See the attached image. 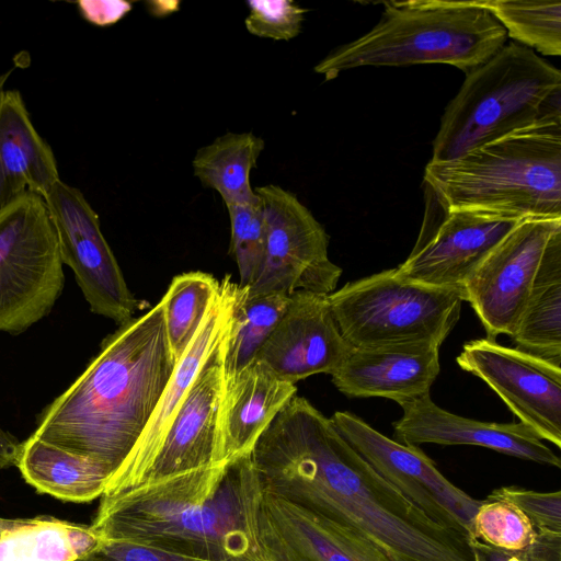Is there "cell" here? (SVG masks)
Here are the masks:
<instances>
[{"mask_svg":"<svg viewBox=\"0 0 561 561\" xmlns=\"http://www.w3.org/2000/svg\"><path fill=\"white\" fill-rule=\"evenodd\" d=\"M262 489L343 525L392 561H474L470 539L430 519L297 394L256 442Z\"/></svg>","mask_w":561,"mask_h":561,"instance_id":"cell-1","label":"cell"},{"mask_svg":"<svg viewBox=\"0 0 561 561\" xmlns=\"http://www.w3.org/2000/svg\"><path fill=\"white\" fill-rule=\"evenodd\" d=\"M176 363L160 299L102 341L85 369L41 413L32 436L91 458L112 476L145 431Z\"/></svg>","mask_w":561,"mask_h":561,"instance_id":"cell-2","label":"cell"},{"mask_svg":"<svg viewBox=\"0 0 561 561\" xmlns=\"http://www.w3.org/2000/svg\"><path fill=\"white\" fill-rule=\"evenodd\" d=\"M262 491L250 455L102 495L91 526L103 539L202 561H270L257 536Z\"/></svg>","mask_w":561,"mask_h":561,"instance_id":"cell-3","label":"cell"},{"mask_svg":"<svg viewBox=\"0 0 561 561\" xmlns=\"http://www.w3.org/2000/svg\"><path fill=\"white\" fill-rule=\"evenodd\" d=\"M426 183L454 209L504 218H561V124L517 131L448 161H430Z\"/></svg>","mask_w":561,"mask_h":561,"instance_id":"cell-4","label":"cell"},{"mask_svg":"<svg viewBox=\"0 0 561 561\" xmlns=\"http://www.w3.org/2000/svg\"><path fill=\"white\" fill-rule=\"evenodd\" d=\"M378 23L341 45L314 66L324 80L363 66L446 64L465 73L481 66L506 43L500 22L479 0L382 2Z\"/></svg>","mask_w":561,"mask_h":561,"instance_id":"cell-5","label":"cell"},{"mask_svg":"<svg viewBox=\"0 0 561 561\" xmlns=\"http://www.w3.org/2000/svg\"><path fill=\"white\" fill-rule=\"evenodd\" d=\"M549 124H561V72L533 49L512 42L466 73L444 111L431 160L448 161Z\"/></svg>","mask_w":561,"mask_h":561,"instance_id":"cell-6","label":"cell"},{"mask_svg":"<svg viewBox=\"0 0 561 561\" xmlns=\"http://www.w3.org/2000/svg\"><path fill=\"white\" fill-rule=\"evenodd\" d=\"M328 299L352 347L431 341L442 344L460 318L463 288L414 282L397 268L346 283Z\"/></svg>","mask_w":561,"mask_h":561,"instance_id":"cell-7","label":"cell"},{"mask_svg":"<svg viewBox=\"0 0 561 561\" xmlns=\"http://www.w3.org/2000/svg\"><path fill=\"white\" fill-rule=\"evenodd\" d=\"M65 284L55 227L43 197L0 210V332L20 334L46 317Z\"/></svg>","mask_w":561,"mask_h":561,"instance_id":"cell-8","label":"cell"},{"mask_svg":"<svg viewBox=\"0 0 561 561\" xmlns=\"http://www.w3.org/2000/svg\"><path fill=\"white\" fill-rule=\"evenodd\" d=\"M265 222V252L250 294L296 291L330 295L341 267L328 255L329 236L297 196L276 184L254 188Z\"/></svg>","mask_w":561,"mask_h":561,"instance_id":"cell-9","label":"cell"},{"mask_svg":"<svg viewBox=\"0 0 561 561\" xmlns=\"http://www.w3.org/2000/svg\"><path fill=\"white\" fill-rule=\"evenodd\" d=\"M331 420L342 437L401 495L437 525L469 539L482 501L454 485L417 446L376 431L355 414L336 411Z\"/></svg>","mask_w":561,"mask_h":561,"instance_id":"cell-10","label":"cell"},{"mask_svg":"<svg viewBox=\"0 0 561 561\" xmlns=\"http://www.w3.org/2000/svg\"><path fill=\"white\" fill-rule=\"evenodd\" d=\"M44 201L62 263L73 271L90 310L118 325L133 319L147 304L128 288L99 216L81 191L59 180Z\"/></svg>","mask_w":561,"mask_h":561,"instance_id":"cell-11","label":"cell"},{"mask_svg":"<svg viewBox=\"0 0 561 561\" xmlns=\"http://www.w3.org/2000/svg\"><path fill=\"white\" fill-rule=\"evenodd\" d=\"M423 188L425 211L419 237L407 260L396 268L414 282L463 288L519 220L449 208L424 182Z\"/></svg>","mask_w":561,"mask_h":561,"instance_id":"cell-12","label":"cell"},{"mask_svg":"<svg viewBox=\"0 0 561 561\" xmlns=\"http://www.w3.org/2000/svg\"><path fill=\"white\" fill-rule=\"evenodd\" d=\"M559 230L561 218L519 221L466 282L465 301L488 339L514 334L546 248Z\"/></svg>","mask_w":561,"mask_h":561,"instance_id":"cell-13","label":"cell"},{"mask_svg":"<svg viewBox=\"0 0 561 561\" xmlns=\"http://www.w3.org/2000/svg\"><path fill=\"white\" fill-rule=\"evenodd\" d=\"M541 440L561 447V367L491 339L471 340L457 357Z\"/></svg>","mask_w":561,"mask_h":561,"instance_id":"cell-14","label":"cell"},{"mask_svg":"<svg viewBox=\"0 0 561 561\" xmlns=\"http://www.w3.org/2000/svg\"><path fill=\"white\" fill-rule=\"evenodd\" d=\"M224 340L188 388L136 488L217 466L219 417L225 387Z\"/></svg>","mask_w":561,"mask_h":561,"instance_id":"cell-15","label":"cell"},{"mask_svg":"<svg viewBox=\"0 0 561 561\" xmlns=\"http://www.w3.org/2000/svg\"><path fill=\"white\" fill-rule=\"evenodd\" d=\"M257 536L270 561H392L352 529L264 490Z\"/></svg>","mask_w":561,"mask_h":561,"instance_id":"cell-16","label":"cell"},{"mask_svg":"<svg viewBox=\"0 0 561 561\" xmlns=\"http://www.w3.org/2000/svg\"><path fill=\"white\" fill-rule=\"evenodd\" d=\"M351 350L336 324L328 295L296 291L255 359L296 385L312 375H332Z\"/></svg>","mask_w":561,"mask_h":561,"instance_id":"cell-17","label":"cell"},{"mask_svg":"<svg viewBox=\"0 0 561 561\" xmlns=\"http://www.w3.org/2000/svg\"><path fill=\"white\" fill-rule=\"evenodd\" d=\"M238 283L226 275L211 308L194 339L178 360L150 421L122 466L108 479L102 495L111 496L135 489L151 461L195 377L220 345L230 324Z\"/></svg>","mask_w":561,"mask_h":561,"instance_id":"cell-18","label":"cell"},{"mask_svg":"<svg viewBox=\"0 0 561 561\" xmlns=\"http://www.w3.org/2000/svg\"><path fill=\"white\" fill-rule=\"evenodd\" d=\"M402 416L393 422L396 440L420 444L472 445L560 468V458L523 423L481 422L450 413L434 403L430 392L398 403Z\"/></svg>","mask_w":561,"mask_h":561,"instance_id":"cell-19","label":"cell"},{"mask_svg":"<svg viewBox=\"0 0 561 561\" xmlns=\"http://www.w3.org/2000/svg\"><path fill=\"white\" fill-rule=\"evenodd\" d=\"M439 344L431 341L352 347L331 375L350 398H386L397 403L430 392L439 374Z\"/></svg>","mask_w":561,"mask_h":561,"instance_id":"cell-20","label":"cell"},{"mask_svg":"<svg viewBox=\"0 0 561 561\" xmlns=\"http://www.w3.org/2000/svg\"><path fill=\"white\" fill-rule=\"evenodd\" d=\"M296 393L295 383L257 359L225 380L216 465L250 456L261 435Z\"/></svg>","mask_w":561,"mask_h":561,"instance_id":"cell-21","label":"cell"},{"mask_svg":"<svg viewBox=\"0 0 561 561\" xmlns=\"http://www.w3.org/2000/svg\"><path fill=\"white\" fill-rule=\"evenodd\" d=\"M60 180L50 146L35 129L19 90L0 92V210L25 195L45 198Z\"/></svg>","mask_w":561,"mask_h":561,"instance_id":"cell-22","label":"cell"},{"mask_svg":"<svg viewBox=\"0 0 561 561\" xmlns=\"http://www.w3.org/2000/svg\"><path fill=\"white\" fill-rule=\"evenodd\" d=\"M16 467L38 492L75 503L101 497L111 477L102 463L32 435L21 443Z\"/></svg>","mask_w":561,"mask_h":561,"instance_id":"cell-23","label":"cell"},{"mask_svg":"<svg viewBox=\"0 0 561 561\" xmlns=\"http://www.w3.org/2000/svg\"><path fill=\"white\" fill-rule=\"evenodd\" d=\"M515 348L561 364V230L542 255L514 334Z\"/></svg>","mask_w":561,"mask_h":561,"instance_id":"cell-24","label":"cell"},{"mask_svg":"<svg viewBox=\"0 0 561 561\" xmlns=\"http://www.w3.org/2000/svg\"><path fill=\"white\" fill-rule=\"evenodd\" d=\"M101 539L91 525L50 516L13 518L0 534V561H76Z\"/></svg>","mask_w":561,"mask_h":561,"instance_id":"cell-25","label":"cell"},{"mask_svg":"<svg viewBox=\"0 0 561 561\" xmlns=\"http://www.w3.org/2000/svg\"><path fill=\"white\" fill-rule=\"evenodd\" d=\"M264 146V140L251 131H228L196 151L194 175L204 187L215 190L226 206L252 201L256 194L250 175Z\"/></svg>","mask_w":561,"mask_h":561,"instance_id":"cell-26","label":"cell"},{"mask_svg":"<svg viewBox=\"0 0 561 561\" xmlns=\"http://www.w3.org/2000/svg\"><path fill=\"white\" fill-rule=\"evenodd\" d=\"M290 296L283 293L250 294L238 284L230 324L222 344L224 378L228 380L255 360L283 318Z\"/></svg>","mask_w":561,"mask_h":561,"instance_id":"cell-27","label":"cell"},{"mask_svg":"<svg viewBox=\"0 0 561 561\" xmlns=\"http://www.w3.org/2000/svg\"><path fill=\"white\" fill-rule=\"evenodd\" d=\"M219 289L220 282L201 271L172 278L161 300L168 341L176 362L194 339Z\"/></svg>","mask_w":561,"mask_h":561,"instance_id":"cell-28","label":"cell"},{"mask_svg":"<svg viewBox=\"0 0 561 561\" xmlns=\"http://www.w3.org/2000/svg\"><path fill=\"white\" fill-rule=\"evenodd\" d=\"M508 37L547 56L561 54L560 0H479Z\"/></svg>","mask_w":561,"mask_h":561,"instance_id":"cell-29","label":"cell"},{"mask_svg":"<svg viewBox=\"0 0 561 561\" xmlns=\"http://www.w3.org/2000/svg\"><path fill=\"white\" fill-rule=\"evenodd\" d=\"M256 194V193H255ZM230 218V250L237 262L240 285L250 286L257 277L265 252V222L260 196L226 206Z\"/></svg>","mask_w":561,"mask_h":561,"instance_id":"cell-30","label":"cell"},{"mask_svg":"<svg viewBox=\"0 0 561 561\" xmlns=\"http://www.w3.org/2000/svg\"><path fill=\"white\" fill-rule=\"evenodd\" d=\"M536 536L531 522L506 502L483 500L472 519L471 539L502 550L522 551Z\"/></svg>","mask_w":561,"mask_h":561,"instance_id":"cell-31","label":"cell"},{"mask_svg":"<svg viewBox=\"0 0 561 561\" xmlns=\"http://www.w3.org/2000/svg\"><path fill=\"white\" fill-rule=\"evenodd\" d=\"M244 20L249 33L275 41H289L301 32L306 9L290 0L247 1Z\"/></svg>","mask_w":561,"mask_h":561,"instance_id":"cell-32","label":"cell"},{"mask_svg":"<svg viewBox=\"0 0 561 561\" xmlns=\"http://www.w3.org/2000/svg\"><path fill=\"white\" fill-rule=\"evenodd\" d=\"M518 508L539 531L561 533V492H537L519 486H502L485 499Z\"/></svg>","mask_w":561,"mask_h":561,"instance_id":"cell-33","label":"cell"},{"mask_svg":"<svg viewBox=\"0 0 561 561\" xmlns=\"http://www.w3.org/2000/svg\"><path fill=\"white\" fill-rule=\"evenodd\" d=\"M76 561H202L178 556L128 540L101 539L99 545Z\"/></svg>","mask_w":561,"mask_h":561,"instance_id":"cell-34","label":"cell"},{"mask_svg":"<svg viewBox=\"0 0 561 561\" xmlns=\"http://www.w3.org/2000/svg\"><path fill=\"white\" fill-rule=\"evenodd\" d=\"M77 4L82 16L99 26L117 22L131 9L126 1H80Z\"/></svg>","mask_w":561,"mask_h":561,"instance_id":"cell-35","label":"cell"},{"mask_svg":"<svg viewBox=\"0 0 561 561\" xmlns=\"http://www.w3.org/2000/svg\"><path fill=\"white\" fill-rule=\"evenodd\" d=\"M520 552L526 561H561V533L537 530L534 542Z\"/></svg>","mask_w":561,"mask_h":561,"instance_id":"cell-36","label":"cell"},{"mask_svg":"<svg viewBox=\"0 0 561 561\" xmlns=\"http://www.w3.org/2000/svg\"><path fill=\"white\" fill-rule=\"evenodd\" d=\"M474 561H526L520 551H507L485 545L479 540H470Z\"/></svg>","mask_w":561,"mask_h":561,"instance_id":"cell-37","label":"cell"},{"mask_svg":"<svg viewBox=\"0 0 561 561\" xmlns=\"http://www.w3.org/2000/svg\"><path fill=\"white\" fill-rule=\"evenodd\" d=\"M21 443L0 428V469L16 466Z\"/></svg>","mask_w":561,"mask_h":561,"instance_id":"cell-38","label":"cell"},{"mask_svg":"<svg viewBox=\"0 0 561 561\" xmlns=\"http://www.w3.org/2000/svg\"><path fill=\"white\" fill-rule=\"evenodd\" d=\"M13 69H9L8 71L0 75V92L3 90V87L5 82L8 81L9 77L11 76Z\"/></svg>","mask_w":561,"mask_h":561,"instance_id":"cell-39","label":"cell"},{"mask_svg":"<svg viewBox=\"0 0 561 561\" xmlns=\"http://www.w3.org/2000/svg\"><path fill=\"white\" fill-rule=\"evenodd\" d=\"M13 523V518L0 517V534Z\"/></svg>","mask_w":561,"mask_h":561,"instance_id":"cell-40","label":"cell"}]
</instances>
